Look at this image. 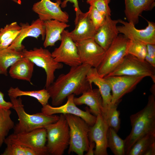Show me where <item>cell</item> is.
<instances>
[{"label": "cell", "mask_w": 155, "mask_h": 155, "mask_svg": "<svg viewBox=\"0 0 155 155\" xmlns=\"http://www.w3.org/2000/svg\"><path fill=\"white\" fill-rule=\"evenodd\" d=\"M91 67L82 64L71 67L66 74H61L46 89L51 100L53 106L61 105L69 95H78L92 88L87 81L86 75Z\"/></svg>", "instance_id": "obj_1"}, {"label": "cell", "mask_w": 155, "mask_h": 155, "mask_svg": "<svg viewBox=\"0 0 155 155\" xmlns=\"http://www.w3.org/2000/svg\"><path fill=\"white\" fill-rule=\"evenodd\" d=\"M146 106L130 117L131 130L124 140L125 155L134 144L144 136L155 133V92H152Z\"/></svg>", "instance_id": "obj_2"}, {"label": "cell", "mask_w": 155, "mask_h": 155, "mask_svg": "<svg viewBox=\"0 0 155 155\" xmlns=\"http://www.w3.org/2000/svg\"><path fill=\"white\" fill-rule=\"evenodd\" d=\"M12 104L13 108L18 116L19 122L13 128L14 133L30 131L54 123L59 119V116L55 115H48L41 112L31 115L25 111L22 100L18 98L9 97Z\"/></svg>", "instance_id": "obj_3"}, {"label": "cell", "mask_w": 155, "mask_h": 155, "mask_svg": "<svg viewBox=\"0 0 155 155\" xmlns=\"http://www.w3.org/2000/svg\"><path fill=\"white\" fill-rule=\"evenodd\" d=\"M47 143L49 155H62L69 146V128L64 114H61L56 122L46 126Z\"/></svg>", "instance_id": "obj_4"}, {"label": "cell", "mask_w": 155, "mask_h": 155, "mask_svg": "<svg viewBox=\"0 0 155 155\" xmlns=\"http://www.w3.org/2000/svg\"><path fill=\"white\" fill-rule=\"evenodd\" d=\"M68 123L70 133L68 153L83 155L88 149V133L90 126L81 117L70 114H64Z\"/></svg>", "instance_id": "obj_5"}, {"label": "cell", "mask_w": 155, "mask_h": 155, "mask_svg": "<svg viewBox=\"0 0 155 155\" xmlns=\"http://www.w3.org/2000/svg\"><path fill=\"white\" fill-rule=\"evenodd\" d=\"M129 39L120 34L106 51L104 58L96 68L98 75L104 78L113 71L127 54Z\"/></svg>", "instance_id": "obj_6"}, {"label": "cell", "mask_w": 155, "mask_h": 155, "mask_svg": "<svg viewBox=\"0 0 155 155\" xmlns=\"http://www.w3.org/2000/svg\"><path fill=\"white\" fill-rule=\"evenodd\" d=\"M22 51L24 57L44 69L46 75L45 86L47 88L54 81L55 71L62 69L63 65L55 61L51 53L48 50L41 47L29 50L24 49Z\"/></svg>", "instance_id": "obj_7"}, {"label": "cell", "mask_w": 155, "mask_h": 155, "mask_svg": "<svg viewBox=\"0 0 155 155\" xmlns=\"http://www.w3.org/2000/svg\"><path fill=\"white\" fill-rule=\"evenodd\" d=\"M115 75L149 77L155 83V67L145 60H140L128 54L119 64L106 76Z\"/></svg>", "instance_id": "obj_8"}, {"label": "cell", "mask_w": 155, "mask_h": 155, "mask_svg": "<svg viewBox=\"0 0 155 155\" xmlns=\"http://www.w3.org/2000/svg\"><path fill=\"white\" fill-rule=\"evenodd\" d=\"M68 30H64L61 34V43L51 53L56 62L64 63L71 67L82 64L76 43L68 34Z\"/></svg>", "instance_id": "obj_9"}, {"label": "cell", "mask_w": 155, "mask_h": 155, "mask_svg": "<svg viewBox=\"0 0 155 155\" xmlns=\"http://www.w3.org/2000/svg\"><path fill=\"white\" fill-rule=\"evenodd\" d=\"M145 77L126 75L106 76L104 79L109 85L112 92L111 104L118 105L121 98L131 92Z\"/></svg>", "instance_id": "obj_10"}, {"label": "cell", "mask_w": 155, "mask_h": 155, "mask_svg": "<svg viewBox=\"0 0 155 155\" xmlns=\"http://www.w3.org/2000/svg\"><path fill=\"white\" fill-rule=\"evenodd\" d=\"M82 64H87L97 68L102 62L106 51L93 39L75 42Z\"/></svg>", "instance_id": "obj_11"}, {"label": "cell", "mask_w": 155, "mask_h": 155, "mask_svg": "<svg viewBox=\"0 0 155 155\" xmlns=\"http://www.w3.org/2000/svg\"><path fill=\"white\" fill-rule=\"evenodd\" d=\"M74 96L73 94L69 95L67 102L61 106L54 107L48 104L42 106L41 112L48 115L58 113L75 115L82 118L90 126H93L96 122V116L91 114L88 108L84 111L78 107L74 101Z\"/></svg>", "instance_id": "obj_12"}, {"label": "cell", "mask_w": 155, "mask_h": 155, "mask_svg": "<svg viewBox=\"0 0 155 155\" xmlns=\"http://www.w3.org/2000/svg\"><path fill=\"white\" fill-rule=\"evenodd\" d=\"M122 25L117 26L119 33L129 40L133 39L147 44H155V24L147 20L148 25L144 29H138L130 23L119 19Z\"/></svg>", "instance_id": "obj_13"}, {"label": "cell", "mask_w": 155, "mask_h": 155, "mask_svg": "<svg viewBox=\"0 0 155 155\" xmlns=\"http://www.w3.org/2000/svg\"><path fill=\"white\" fill-rule=\"evenodd\" d=\"M61 0H57L55 2L50 0H41L33 5L32 9L43 21L55 20L67 23L69 21V16L61 9Z\"/></svg>", "instance_id": "obj_14"}, {"label": "cell", "mask_w": 155, "mask_h": 155, "mask_svg": "<svg viewBox=\"0 0 155 155\" xmlns=\"http://www.w3.org/2000/svg\"><path fill=\"white\" fill-rule=\"evenodd\" d=\"M7 138L13 142L31 148L47 151L46 145L47 133L45 128L27 132L13 133Z\"/></svg>", "instance_id": "obj_15"}, {"label": "cell", "mask_w": 155, "mask_h": 155, "mask_svg": "<svg viewBox=\"0 0 155 155\" xmlns=\"http://www.w3.org/2000/svg\"><path fill=\"white\" fill-rule=\"evenodd\" d=\"M96 117L95 123L93 126L90 127L89 140L95 143L94 155H108L107 133L109 127L102 114L98 115Z\"/></svg>", "instance_id": "obj_16"}, {"label": "cell", "mask_w": 155, "mask_h": 155, "mask_svg": "<svg viewBox=\"0 0 155 155\" xmlns=\"http://www.w3.org/2000/svg\"><path fill=\"white\" fill-rule=\"evenodd\" d=\"M21 31L12 44L8 47L16 50L22 51L24 49L22 44L23 40L28 37H32L37 38L41 35L43 40L44 39L45 28L44 21L38 18L30 25L28 23H21Z\"/></svg>", "instance_id": "obj_17"}, {"label": "cell", "mask_w": 155, "mask_h": 155, "mask_svg": "<svg viewBox=\"0 0 155 155\" xmlns=\"http://www.w3.org/2000/svg\"><path fill=\"white\" fill-rule=\"evenodd\" d=\"M86 79L91 85L94 83L98 88L102 100L103 110L102 115L104 117L112 106L110 86L104 78L98 75L95 68L91 67L90 68L86 75Z\"/></svg>", "instance_id": "obj_18"}, {"label": "cell", "mask_w": 155, "mask_h": 155, "mask_svg": "<svg viewBox=\"0 0 155 155\" xmlns=\"http://www.w3.org/2000/svg\"><path fill=\"white\" fill-rule=\"evenodd\" d=\"M119 19L113 20L106 16L104 24L98 28L94 38L95 41L106 51L119 34L117 24Z\"/></svg>", "instance_id": "obj_19"}, {"label": "cell", "mask_w": 155, "mask_h": 155, "mask_svg": "<svg viewBox=\"0 0 155 155\" xmlns=\"http://www.w3.org/2000/svg\"><path fill=\"white\" fill-rule=\"evenodd\" d=\"M75 27L68 34L75 42L89 39H93L96 30L90 20L88 12H82L74 21Z\"/></svg>", "instance_id": "obj_20"}, {"label": "cell", "mask_w": 155, "mask_h": 155, "mask_svg": "<svg viewBox=\"0 0 155 155\" xmlns=\"http://www.w3.org/2000/svg\"><path fill=\"white\" fill-rule=\"evenodd\" d=\"M124 13L128 22L135 26L144 11H151L155 6V0H124Z\"/></svg>", "instance_id": "obj_21"}, {"label": "cell", "mask_w": 155, "mask_h": 155, "mask_svg": "<svg viewBox=\"0 0 155 155\" xmlns=\"http://www.w3.org/2000/svg\"><path fill=\"white\" fill-rule=\"evenodd\" d=\"M76 105L86 104L89 107L90 113L96 116L102 114L103 110L102 100L98 88H90L83 92L78 97L74 98Z\"/></svg>", "instance_id": "obj_22"}, {"label": "cell", "mask_w": 155, "mask_h": 155, "mask_svg": "<svg viewBox=\"0 0 155 155\" xmlns=\"http://www.w3.org/2000/svg\"><path fill=\"white\" fill-rule=\"evenodd\" d=\"M44 24L45 35L43 46L45 48L53 46L57 41H61L63 32L70 26L67 23L55 20L45 21Z\"/></svg>", "instance_id": "obj_23"}, {"label": "cell", "mask_w": 155, "mask_h": 155, "mask_svg": "<svg viewBox=\"0 0 155 155\" xmlns=\"http://www.w3.org/2000/svg\"><path fill=\"white\" fill-rule=\"evenodd\" d=\"M34 65L28 59L24 57L10 67L9 74L13 79L26 81L32 84L31 78Z\"/></svg>", "instance_id": "obj_24"}, {"label": "cell", "mask_w": 155, "mask_h": 155, "mask_svg": "<svg viewBox=\"0 0 155 155\" xmlns=\"http://www.w3.org/2000/svg\"><path fill=\"white\" fill-rule=\"evenodd\" d=\"M6 147L1 155H48L47 150H38L25 146L5 139Z\"/></svg>", "instance_id": "obj_25"}, {"label": "cell", "mask_w": 155, "mask_h": 155, "mask_svg": "<svg viewBox=\"0 0 155 155\" xmlns=\"http://www.w3.org/2000/svg\"><path fill=\"white\" fill-rule=\"evenodd\" d=\"M7 92L9 97L17 98L22 96H28L34 98L37 100L42 106L48 104V100L50 98V94L46 88L39 90L23 91L18 87H11L7 91Z\"/></svg>", "instance_id": "obj_26"}, {"label": "cell", "mask_w": 155, "mask_h": 155, "mask_svg": "<svg viewBox=\"0 0 155 155\" xmlns=\"http://www.w3.org/2000/svg\"><path fill=\"white\" fill-rule=\"evenodd\" d=\"M24 57L22 51L8 48L0 50V74L7 76L8 68Z\"/></svg>", "instance_id": "obj_27"}, {"label": "cell", "mask_w": 155, "mask_h": 155, "mask_svg": "<svg viewBox=\"0 0 155 155\" xmlns=\"http://www.w3.org/2000/svg\"><path fill=\"white\" fill-rule=\"evenodd\" d=\"M11 114L10 109L0 107V147L4 143L10 131L15 126L10 117Z\"/></svg>", "instance_id": "obj_28"}, {"label": "cell", "mask_w": 155, "mask_h": 155, "mask_svg": "<svg viewBox=\"0 0 155 155\" xmlns=\"http://www.w3.org/2000/svg\"><path fill=\"white\" fill-rule=\"evenodd\" d=\"M107 145L115 155H125V142L113 128L109 127L107 133Z\"/></svg>", "instance_id": "obj_29"}, {"label": "cell", "mask_w": 155, "mask_h": 155, "mask_svg": "<svg viewBox=\"0 0 155 155\" xmlns=\"http://www.w3.org/2000/svg\"><path fill=\"white\" fill-rule=\"evenodd\" d=\"M154 142L155 133L148 134L134 144L127 155H144L150 146Z\"/></svg>", "instance_id": "obj_30"}, {"label": "cell", "mask_w": 155, "mask_h": 155, "mask_svg": "<svg viewBox=\"0 0 155 155\" xmlns=\"http://www.w3.org/2000/svg\"><path fill=\"white\" fill-rule=\"evenodd\" d=\"M127 53L140 60H145L147 54L146 44L138 40H129Z\"/></svg>", "instance_id": "obj_31"}, {"label": "cell", "mask_w": 155, "mask_h": 155, "mask_svg": "<svg viewBox=\"0 0 155 155\" xmlns=\"http://www.w3.org/2000/svg\"><path fill=\"white\" fill-rule=\"evenodd\" d=\"M117 105L112 106L104 118L109 127L117 133L120 128V112L117 110Z\"/></svg>", "instance_id": "obj_32"}, {"label": "cell", "mask_w": 155, "mask_h": 155, "mask_svg": "<svg viewBox=\"0 0 155 155\" xmlns=\"http://www.w3.org/2000/svg\"><path fill=\"white\" fill-rule=\"evenodd\" d=\"M21 27L16 22L6 25L0 29V42L9 38L20 32Z\"/></svg>", "instance_id": "obj_33"}, {"label": "cell", "mask_w": 155, "mask_h": 155, "mask_svg": "<svg viewBox=\"0 0 155 155\" xmlns=\"http://www.w3.org/2000/svg\"><path fill=\"white\" fill-rule=\"evenodd\" d=\"M111 0H87L90 6L94 7L102 15L106 17L111 16V11L109 4Z\"/></svg>", "instance_id": "obj_34"}, {"label": "cell", "mask_w": 155, "mask_h": 155, "mask_svg": "<svg viewBox=\"0 0 155 155\" xmlns=\"http://www.w3.org/2000/svg\"><path fill=\"white\" fill-rule=\"evenodd\" d=\"M88 11L90 18L96 30L104 24L106 17L101 14L92 6H90Z\"/></svg>", "instance_id": "obj_35"}, {"label": "cell", "mask_w": 155, "mask_h": 155, "mask_svg": "<svg viewBox=\"0 0 155 155\" xmlns=\"http://www.w3.org/2000/svg\"><path fill=\"white\" fill-rule=\"evenodd\" d=\"M69 2L72 3L73 4V7L75 12V18L74 21H75L77 20L79 16L82 12L80 9L78 0H64L61 3V7L63 8L66 7L67 3Z\"/></svg>", "instance_id": "obj_36"}, {"label": "cell", "mask_w": 155, "mask_h": 155, "mask_svg": "<svg viewBox=\"0 0 155 155\" xmlns=\"http://www.w3.org/2000/svg\"><path fill=\"white\" fill-rule=\"evenodd\" d=\"M20 32L9 38L0 42V50L8 48L12 44Z\"/></svg>", "instance_id": "obj_37"}, {"label": "cell", "mask_w": 155, "mask_h": 155, "mask_svg": "<svg viewBox=\"0 0 155 155\" xmlns=\"http://www.w3.org/2000/svg\"><path fill=\"white\" fill-rule=\"evenodd\" d=\"M13 105L11 102L5 101L4 98V94L0 91V107L9 108H12Z\"/></svg>", "instance_id": "obj_38"}, {"label": "cell", "mask_w": 155, "mask_h": 155, "mask_svg": "<svg viewBox=\"0 0 155 155\" xmlns=\"http://www.w3.org/2000/svg\"><path fill=\"white\" fill-rule=\"evenodd\" d=\"M146 45V55L149 57L155 59V44H147Z\"/></svg>", "instance_id": "obj_39"}, {"label": "cell", "mask_w": 155, "mask_h": 155, "mask_svg": "<svg viewBox=\"0 0 155 155\" xmlns=\"http://www.w3.org/2000/svg\"><path fill=\"white\" fill-rule=\"evenodd\" d=\"M155 155V142L152 144L149 147L144 155Z\"/></svg>", "instance_id": "obj_40"}, {"label": "cell", "mask_w": 155, "mask_h": 155, "mask_svg": "<svg viewBox=\"0 0 155 155\" xmlns=\"http://www.w3.org/2000/svg\"><path fill=\"white\" fill-rule=\"evenodd\" d=\"M95 147V142L91 140H89V146L86 155H93L94 154V151L93 149Z\"/></svg>", "instance_id": "obj_41"}, {"label": "cell", "mask_w": 155, "mask_h": 155, "mask_svg": "<svg viewBox=\"0 0 155 155\" xmlns=\"http://www.w3.org/2000/svg\"><path fill=\"white\" fill-rule=\"evenodd\" d=\"M145 60L155 67V59L149 57L146 55L145 58Z\"/></svg>", "instance_id": "obj_42"}, {"label": "cell", "mask_w": 155, "mask_h": 155, "mask_svg": "<svg viewBox=\"0 0 155 155\" xmlns=\"http://www.w3.org/2000/svg\"><path fill=\"white\" fill-rule=\"evenodd\" d=\"M14 2L16 3L17 4H20L21 3V2L20 1H19L18 0H11Z\"/></svg>", "instance_id": "obj_43"}]
</instances>
